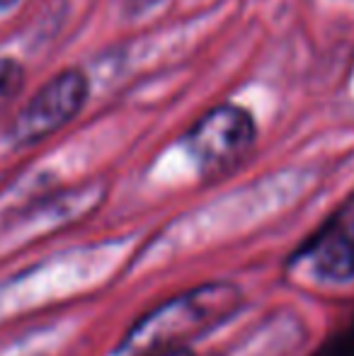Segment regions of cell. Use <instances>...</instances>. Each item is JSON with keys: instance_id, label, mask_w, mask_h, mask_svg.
I'll return each instance as SVG.
<instances>
[{"instance_id": "obj_1", "label": "cell", "mask_w": 354, "mask_h": 356, "mask_svg": "<svg viewBox=\"0 0 354 356\" xmlns=\"http://www.w3.org/2000/svg\"><path fill=\"white\" fill-rule=\"evenodd\" d=\"M241 305V291L216 282L166 300L131 325L114 356H158L184 349L189 339L228 320Z\"/></svg>"}, {"instance_id": "obj_2", "label": "cell", "mask_w": 354, "mask_h": 356, "mask_svg": "<svg viewBox=\"0 0 354 356\" xmlns=\"http://www.w3.org/2000/svg\"><path fill=\"white\" fill-rule=\"evenodd\" d=\"M187 150L204 177L233 170L255 143V122L250 112L236 104L209 109L184 136Z\"/></svg>"}, {"instance_id": "obj_3", "label": "cell", "mask_w": 354, "mask_h": 356, "mask_svg": "<svg viewBox=\"0 0 354 356\" xmlns=\"http://www.w3.org/2000/svg\"><path fill=\"white\" fill-rule=\"evenodd\" d=\"M90 85L81 71H66L47 83L17 114L10 127L15 145H34L78 117L88 102Z\"/></svg>"}, {"instance_id": "obj_4", "label": "cell", "mask_w": 354, "mask_h": 356, "mask_svg": "<svg viewBox=\"0 0 354 356\" xmlns=\"http://www.w3.org/2000/svg\"><path fill=\"white\" fill-rule=\"evenodd\" d=\"M306 257L325 282H350L354 277V204L335 213L308 243Z\"/></svg>"}, {"instance_id": "obj_5", "label": "cell", "mask_w": 354, "mask_h": 356, "mask_svg": "<svg viewBox=\"0 0 354 356\" xmlns=\"http://www.w3.org/2000/svg\"><path fill=\"white\" fill-rule=\"evenodd\" d=\"M24 73L15 58L0 56V109L8 107L15 99V95L22 90Z\"/></svg>"}, {"instance_id": "obj_6", "label": "cell", "mask_w": 354, "mask_h": 356, "mask_svg": "<svg viewBox=\"0 0 354 356\" xmlns=\"http://www.w3.org/2000/svg\"><path fill=\"white\" fill-rule=\"evenodd\" d=\"M313 356H354V320L350 327L340 330L330 339H325V344Z\"/></svg>"}, {"instance_id": "obj_7", "label": "cell", "mask_w": 354, "mask_h": 356, "mask_svg": "<svg viewBox=\"0 0 354 356\" xmlns=\"http://www.w3.org/2000/svg\"><path fill=\"white\" fill-rule=\"evenodd\" d=\"M158 356H197V354L187 352V349H177V352H168V354H158Z\"/></svg>"}, {"instance_id": "obj_8", "label": "cell", "mask_w": 354, "mask_h": 356, "mask_svg": "<svg viewBox=\"0 0 354 356\" xmlns=\"http://www.w3.org/2000/svg\"><path fill=\"white\" fill-rule=\"evenodd\" d=\"M15 3H17V0H0V10H8V8H13Z\"/></svg>"}]
</instances>
